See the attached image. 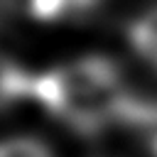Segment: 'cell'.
Here are the masks:
<instances>
[{"mask_svg":"<svg viewBox=\"0 0 157 157\" xmlns=\"http://www.w3.org/2000/svg\"><path fill=\"white\" fill-rule=\"evenodd\" d=\"M29 98L81 135H98L113 125H157V103L132 93L120 66L101 54L32 76Z\"/></svg>","mask_w":157,"mask_h":157,"instance_id":"1","label":"cell"},{"mask_svg":"<svg viewBox=\"0 0 157 157\" xmlns=\"http://www.w3.org/2000/svg\"><path fill=\"white\" fill-rule=\"evenodd\" d=\"M130 49L150 66L157 71V7L137 15L130 20L125 29Z\"/></svg>","mask_w":157,"mask_h":157,"instance_id":"2","label":"cell"},{"mask_svg":"<svg viewBox=\"0 0 157 157\" xmlns=\"http://www.w3.org/2000/svg\"><path fill=\"white\" fill-rule=\"evenodd\" d=\"M103 0H27L29 15L39 22H64L96 10Z\"/></svg>","mask_w":157,"mask_h":157,"instance_id":"3","label":"cell"},{"mask_svg":"<svg viewBox=\"0 0 157 157\" xmlns=\"http://www.w3.org/2000/svg\"><path fill=\"white\" fill-rule=\"evenodd\" d=\"M32 91V74H27L17 61L0 52V110L10 108Z\"/></svg>","mask_w":157,"mask_h":157,"instance_id":"4","label":"cell"},{"mask_svg":"<svg viewBox=\"0 0 157 157\" xmlns=\"http://www.w3.org/2000/svg\"><path fill=\"white\" fill-rule=\"evenodd\" d=\"M0 157H54V152L37 137H7L0 140Z\"/></svg>","mask_w":157,"mask_h":157,"instance_id":"5","label":"cell"},{"mask_svg":"<svg viewBox=\"0 0 157 157\" xmlns=\"http://www.w3.org/2000/svg\"><path fill=\"white\" fill-rule=\"evenodd\" d=\"M7 5H10V0H0V17H2V12L7 10Z\"/></svg>","mask_w":157,"mask_h":157,"instance_id":"6","label":"cell"},{"mask_svg":"<svg viewBox=\"0 0 157 157\" xmlns=\"http://www.w3.org/2000/svg\"><path fill=\"white\" fill-rule=\"evenodd\" d=\"M152 152H155V157H157V137H155V142H152Z\"/></svg>","mask_w":157,"mask_h":157,"instance_id":"7","label":"cell"}]
</instances>
